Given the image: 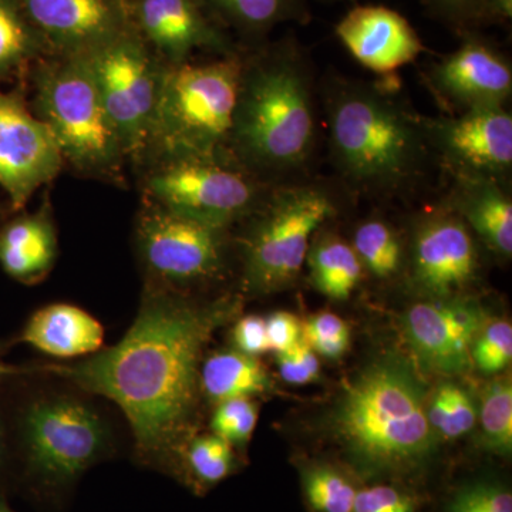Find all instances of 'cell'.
<instances>
[{
    "mask_svg": "<svg viewBox=\"0 0 512 512\" xmlns=\"http://www.w3.org/2000/svg\"><path fill=\"white\" fill-rule=\"evenodd\" d=\"M235 303H198L185 293L146 284L137 318L111 348L73 365L40 370L119 406L143 463L177 473L194 436L202 353L231 318Z\"/></svg>",
    "mask_w": 512,
    "mask_h": 512,
    "instance_id": "6da1fadb",
    "label": "cell"
},
{
    "mask_svg": "<svg viewBox=\"0 0 512 512\" xmlns=\"http://www.w3.org/2000/svg\"><path fill=\"white\" fill-rule=\"evenodd\" d=\"M318 140L309 57L295 36L244 50L228 153L261 180L308 163Z\"/></svg>",
    "mask_w": 512,
    "mask_h": 512,
    "instance_id": "7a4b0ae2",
    "label": "cell"
},
{
    "mask_svg": "<svg viewBox=\"0 0 512 512\" xmlns=\"http://www.w3.org/2000/svg\"><path fill=\"white\" fill-rule=\"evenodd\" d=\"M329 146L343 180L366 194L416 183L429 156L426 126L375 84L333 79L326 89Z\"/></svg>",
    "mask_w": 512,
    "mask_h": 512,
    "instance_id": "3957f363",
    "label": "cell"
},
{
    "mask_svg": "<svg viewBox=\"0 0 512 512\" xmlns=\"http://www.w3.org/2000/svg\"><path fill=\"white\" fill-rule=\"evenodd\" d=\"M333 423L349 453L376 470L414 466L436 444L423 384L397 357L373 363L353 380Z\"/></svg>",
    "mask_w": 512,
    "mask_h": 512,
    "instance_id": "277c9868",
    "label": "cell"
},
{
    "mask_svg": "<svg viewBox=\"0 0 512 512\" xmlns=\"http://www.w3.org/2000/svg\"><path fill=\"white\" fill-rule=\"evenodd\" d=\"M244 50L165 67L146 144L136 168L181 157L228 153Z\"/></svg>",
    "mask_w": 512,
    "mask_h": 512,
    "instance_id": "5b68a950",
    "label": "cell"
},
{
    "mask_svg": "<svg viewBox=\"0 0 512 512\" xmlns=\"http://www.w3.org/2000/svg\"><path fill=\"white\" fill-rule=\"evenodd\" d=\"M30 109L52 131L64 165L83 177L124 181L126 151L86 56H47L30 67Z\"/></svg>",
    "mask_w": 512,
    "mask_h": 512,
    "instance_id": "8992f818",
    "label": "cell"
},
{
    "mask_svg": "<svg viewBox=\"0 0 512 512\" xmlns=\"http://www.w3.org/2000/svg\"><path fill=\"white\" fill-rule=\"evenodd\" d=\"M322 185L271 188L251 215L242 242V286L251 295L288 288L306 262L313 234L335 214Z\"/></svg>",
    "mask_w": 512,
    "mask_h": 512,
    "instance_id": "52a82bcc",
    "label": "cell"
},
{
    "mask_svg": "<svg viewBox=\"0 0 512 512\" xmlns=\"http://www.w3.org/2000/svg\"><path fill=\"white\" fill-rule=\"evenodd\" d=\"M20 439L29 476L47 491L70 487L113 450L109 420L70 392L33 399L20 417Z\"/></svg>",
    "mask_w": 512,
    "mask_h": 512,
    "instance_id": "ba28073f",
    "label": "cell"
},
{
    "mask_svg": "<svg viewBox=\"0 0 512 512\" xmlns=\"http://www.w3.org/2000/svg\"><path fill=\"white\" fill-rule=\"evenodd\" d=\"M138 170L144 201L221 228L248 218L272 188L229 154L171 158Z\"/></svg>",
    "mask_w": 512,
    "mask_h": 512,
    "instance_id": "9c48e42d",
    "label": "cell"
},
{
    "mask_svg": "<svg viewBox=\"0 0 512 512\" xmlns=\"http://www.w3.org/2000/svg\"><path fill=\"white\" fill-rule=\"evenodd\" d=\"M227 232L144 201L134 225V247L146 284L185 293L221 278L227 268Z\"/></svg>",
    "mask_w": 512,
    "mask_h": 512,
    "instance_id": "30bf717a",
    "label": "cell"
},
{
    "mask_svg": "<svg viewBox=\"0 0 512 512\" xmlns=\"http://www.w3.org/2000/svg\"><path fill=\"white\" fill-rule=\"evenodd\" d=\"M86 59L127 161L136 165L146 144L167 66L134 28L89 53Z\"/></svg>",
    "mask_w": 512,
    "mask_h": 512,
    "instance_id": "8fae6325",
    "label": "cell"
},
{
    "mask_svg": "<svg viewBox=\"0 0 512 512\" xmlns=\"http://www.w3.org/2000/svg\"><path fill=\"white\" fill-rule=\"evenodd\" d=\"M64 167L52 131L30 109L22 87L0 90V187L13 210H22Z\"/></svg>",
    "mask_w": 512,
    "mask_h": 512,
    "instance_id": "7c38bea8",
    "label": "cell"
},
{
    "mask_svg": "<svg viewBox=\"0 0 512 512\" xmlns=\"http://www.w3.org/2000/svg\"><path fill=\"white\" fill-rule=\"evenodd\" d=\"M131 19L138 36L165 66L242 52L234 37L202 8L200 0H131Z\"/></svg>",
    "mask_w": 512,
    "mask_h": 512,
    "instance_id": "4fadbf2b",
    "label": "cell"
},
{
    "mask_svg": "<svg viewBox=\"0 0 512 512\" xmlns=\"http://www.w3.org/2000/svg\"><path fill=\"white\" fill-rule=\"evenodd\" d=\"M49 56H86L133 29L131 0H18Z\"/></svg>",
    "mask_w": 512,
    "mask_h": 512,
    "instance_id": "5bb4252c",
    "label": "cell"
},
{
    "mask_svg": "<svg viewBox=\"0 0 512 512\" xmlns=\"http://www.w3.org/2000/svg\"><path fill=\"white\" fill-rule=\"evenodd\" d=\"M427 138L457 177L500 181L512 167V116L504 107L427 120ZM501 183V181H500Z\"/></svg>",
    "mask_w": 512,
    "mask_h": 512,
    "instance_id": "9a60e30c",
    "label": "cell"
},
{
    "mask_svg": "<svg viewBox=\"0 0 512 512\" xmlns=\"http://www.w3.org/2000/svg\"><path fill=\"white\" fill-rule=\"evenodd\" d=\"M483 329V309L458 298L416 303L404 319V335L421 365L444 375L470 369L474 343Z\"/></svg>",
    "mask_w": 512,
    "mask_h": 512,
    "instance_id": "2e32d148",
    "label": "cell"
},
{
    "mask_svg": "<svg viewBox=\"0 0 512 512\" xmlns=\"http://www.w3.org/2000/svg\"><path fill=\"white\" fill-rule=\"evenodd\" d=\"M429 82L453 110L504 107L512 92L511 64L477 30L461 33V45L433 64Z\"/></svg>",
    "mask_w": 512,
    "mask_h": 512,
    "instance_id": "e0dca14e",
    "label": "cell"
},
{
    "mask_svg": "<svg viewBox=\"0 0 512 512\" xmlns=\"http://www.w3.org/2000/svg\"><path fill=\"white\" fill-rule=\"evenodd\" d=\"M476 242L456 212L427 215L412 245V281L431 299L456 298L476 278Z\"/></svg>",
    "mask_w": 512,
    "mask_h": 512,
    "instance_id": "ac0fdd59",
    "label": "cell"
},
{
    "mask_svg": "<svg viewBox=\"0 0 512 512\" xmlns=\"http://www.w3.org/2000/svg\"><path fill=\"white\" fill-rule=\"evenodd\" d=\"M350 56L377 74H392L426 52L409 20L383 5H357L335 28Z\"/></svg>",
    "mask_w": 512,
    "mask_h": 512,
    "instance_id": "d6986e66",
    "label": "cell"
},
{
    "mask_svg": "<svg viewBox=\"0 0 512 512\" xmlns=\"http://www.w3.org/2000/svg\"><path fill=\"white\" fill-rule=\"evenodd\" d=\"M57 254V229L47 197L39 210L0 229V266L16 281L28 285L42 281L55 266Z\"/></svg>",
    "mask_w": 512,
    "mask_h": 512,
    "instance_id": "ffe728a7",
    "label": "cell"
},
{
    "mask_svg": "<svg viewBox=\"0 0 512 512\" xmlns=\"http://www.w3.org/2000/svg\"><path fill=\"white\" fill-rule=\"evenodd\" d=\"M22 340L46 355L73 359L103 349L104 328L79 306L52 303L33 313L23 329Z\"/></svg>",
    "mask_w": 512,
    "mask_h": 512,
    "instance_id": "44dd1931",
    "label": "cell"
},
{
    "mask_svg": "<svg viewBox=\"0 0 512 512\" xmlns=\"http://www.w3.org/2000/svg\"><path fill=\"white\" fill-rule=\"evenodd\" d=\"M222 29L237 36L242 50L269 42L272 30L282 23L305 25L311 20L306 0H200Z\"/></svg>",
    "mask_w": 512,
    "mask_h": 512,
    "instance_id": "7402d4cb",
    "label": "cell"
},
{
    "mask_svg": "<svg viewBox=\"0 0 512 512\" xmlns=\"http://www.w3.org/2000/svg\"><path fill=\"white\" fill-rule=\"evenodd\" d=\"M454 212L498 255L512 254V202L500 181L457 177Z\"/></svg>",
    "mask_w": 512,
    "mask_h": 512,
    "instance_id": "603a6c76",
    "label": "cell"
},
{
    "mask_svg": "<svg viewBox=\"0 0 512 512\" xmlns=\"http://www.w3.org/2000/svg\"><path fill=\"white\" fill-rule=\"evenodd\" d=\"M201 393L220 404L231 399L268 392L272 382L265 367L254 356L237 349L221 350L205 359L200 373Z\"/></svg>",
    "mask_w": 512,
    "mask_h": 512,
    "instance_id": "cb8c5ba5",
    "label": "cell"
},
{
    "mask_svg": "<svg viewBox=\"0 0 512 512\" xmlns=\"http://www.w3.org/2000/svg\"><path fill=\"white\" fill-rule=\"evenodd\" d=\"M306 261L315 288L333 301H346L362 281L363 266L355 249L335 235L312 245Z\"/></svg>",
    "mask_w": 512,
    "mask_h": 512,
    "instance_id": "d4e9b609",
    "label": "cell"
},
{
    "mask_svg": "<svg viewBox=\"0 0 512 512\" xmlns=\"http://www.w3.org/2000/svg\"><path fill=\"white\" fill-rule=\"evenodd\" d=\"M49 56L18 0H0V82L28 76L30 67Z\"/></svg>",
    "mask_w": 512,
    "mask_h": 512,
    "instance_id": "484cf974",
    "label": "cell"
},
{
    "mask_svg": "<svg viewBox=\"0 0 512 512\" xmlns=\"http://www.w3.org/2000/svg\"><path fill=\"white\" fill-rule=\"evenodd\" d=\"M352 248L357 258L379 279H389L403 264V244L392 225L383 220H367L356 228Z\"/></svg>",
    "mask_w": 512,
    "mask_h": 512,
    "instance_id": "4316f807",
    "label": "cell"
},
{
    "mask_svg": "<svg viewBox=\"0 0 512 512\" xmlns=\"http://www.w3.org/2000/svg\"><path fill=\"white\" fill-rule=\"evenodd\" d=\"M235 457L231 444L217 434L192 437L185 446L177 473L198 487H211L231 476Z\"/></svg>",
    "mask_w": 512,
    "mask_h": 512,
    "instance_id": "83f0119b",
    "label": "cell"
},
{
    "mask_svg": "<svg viewBox=\"0 0 512 512\" xmlns=\"http://www.w3.org/2000/svg\"><path fill=\"white\" fill-rule=\"evenodd\" d=\"M427 417L436 436L453 440L473 430L478 420V409L463 386L444 383L431 396Z\"/></svg>",
    "mask_w": 512,
    "mask_h": 512,
    "instance_id": "f1b7e54d",
    "label": "cell"
},
{
    "mask_svg": "<svg viewBox=\"0 0 512 512\" xmlns=\"http://www.w3.org/2000/svg\"><path fill=\"white\" fill-rule=\"evenodd\" d=\"M484 441L495 453L510 456L512 448V384L510 377L494 380L478 410Z\"/></svg>",
    "mask_w": 512,
    "mask_h": 512,
    "instance_id": "f546056e",
    "label": "cell"
},
{
    "mask_svg": "<svg viewBox=\"0 0 512 512\" xmlns=\"http://www.w3.org/2000/svg\"><path fill=\"white\" fill-rule=\"evenodd\" d=\"M303 493L315 512H352L357 490L336 468L312 466L303 471Z\"/></svg>",
    "mask_w": 512,
    "mask_h": 512,
    "instance_id": "4dcf8cb0",
    "label": "cell"
},
{
    "mask_svg": "<svg viewBox=\"0 0 512 512\" xmlns=\"http://www.w3.org/2000/svg\"><path fill=\"white\" fill-rule=\"evenodd\" d=\"M258 421V406L251 399H231L217 404L211 429L231 446H245Z\"/></svg>",
    "mask_w": 512,
    "mask_h": 512,
    "instance_id": "1f68e13d",
    "label": "cell"
},
{
    "mask_svg": "<svg viewBox=\"0 0 512 512\" xmlns=\"http://www.w3.org/2000/svg\"><path fill=\"white\" fill-rule=\"evenodd\" d=\"M302 339L313 352L329 359H338L349 349L350 330L338 315L322 312L303 323Z\"/></svg>",
    "mask_w": 512,
    "mask_h": 512,
    "instance_id": "d6a6232c",
    "label": "cell"
},
{
    "mask_svg": "<svg viewBox=\"0 0 512 512\" xmlns=\"http://www.w3.org/2000/svg\"><path fill=\"white\" fill-rule=\"evenodd\" d=\"M511 359V323L500 320L485 326L474 343V365L485 373H498L511 365Z\"/></svg>",
    "mask_w": 512,
    "mask_h": 512,
    "instance_id": "836d02e7",
    "label": "cell"
},
{
    "mask_svg": "<svg viewBox=\"0 0 512 512\" xmlns=\"http://www.w3.org/2000/svg\"><path fill=\"white\" fill-rule=\"evenodd\" d=\"M434 18L460 33L477 30L490 22L487 0H423Z\"/></svg>",
    "mask_w": 512,
    "mask_h": 512,
    "instance_id": "e575fe53",
    "label": "cell"
},
{
    "mask_svg": "<svg viewBox=\"0 0 512 512\" xmlns=\"http://www.w3.org/2000/svg\"><path fill=\"white\" fill-rule=\"evenodd\" d=\"M450 512H512V495L503 485H468L453 498Z\"/></svg>",
    "mask_w": 512,
    "mask_h": 512,
    "instance_id": "d590c367",
    "label": "cell"
},
{
    "mask_svg": "<svg viewBox=\"0 0 512 512\" xmlns=\"http://www.w3.org/2000/svg\"><path fill=\"white\" fill-rule=\"evenodd\" d=\"M278 367L282 379L291 384L315 382L319 377V360L305 340L285 352L278 353Z\"/></svg>",
    "mask_w": 512,
    "mask_h": 512,
    "instance_id": "8d00e7d4",
    "label": "cell"
},
{
    "mask_svg": "<svg viewBox=\"0 0 512 512\" xmlns=\"http://www.w3.org/2000/svg\"><path fill=\"white\" fill-rule=\"evenodd\" d=\"M352 512H414V504L397 488L373 485L357 491Z\"/></svg>",
    "mask_w": 512,
    "mask_h": 512,
    "instance_id": "74e56055",
    "label": "cell"
},
{
    "mask_svg": "<svg viewBox=\"0 0 512 512\" xmlns=\"http://www.w3.org/2000/svg\"><path fill=\"white\" fill-rule=\"evenodd\" d=\"M232 339H234L235 348L245 355L256 357L269 350L266 323L261 316L248 315L239 319L234 326Z\"/></svg>",
    "mask_w": 512,
    "mask_h": 512,
    "instance_id": "f35d334b",
    "label": "cell"
},
{
    "mask_svg": "<svg viewBox=\"0 0 512 512\" xmlns=\"http://www.w3.org/2000/svg\"><path fill=\"white\" fill-rule=\"evenodd\" d=\"M269 350L285 352L302 339V325L292 313L276 312L265 319Z\"/></svg>",
    "mask_w": 512,
    "mask_h": 512,
    "instance_id": "ab89813d",
    "label": "cell"
},
{
    "mask_svg": "<svg viewBox=\"0 0 512 512\" xmlns=\"http://www.w3.org/2000/svg\"><path fill=\"white\" fill-rule=\"evenodd\" d=\"M490 22H507L512 18V0H487Z\"/></svg>",
    "mask_w": 512,
    "mask_h": 512,
    "instance_id": "60d3db41",
    "label": "cell"
},
{
    "mask_svg": "<svg viewBox=\"0 0 512 512\" xmlns=\"http://www.w3.org/2000/svg\"><path fill=\"white\" fill-rule=\"evenodd\" d=\"M6 433L5 429H3L2 420H0V468H2L3 463H5L6 458Z\"/></svg>",
    "mask_w": 512,
    "mask_h": 512,
    "instance_id": "b9f144b4",
    "label": "cell"
},
{
    "mask_svg": "<svg viewBox=\"0 0 512 512\" xmlns=\"http://www.w3.org/2000/svg\"><path fill=\"white\" fill-rule=\"evenodd\" d=\"M25 372L22 369H16V367L8 366L0 360V379L6 376L19 375V373Z\"/></svg>",
    "mask_w": 512,
    "mask_h": 512,
    "instance_id": "7bdbcfd3",
    "label": "cell"
},
{
    "mask_svg": "<svg viewBox=\"0 0 512 512\" xmlns=\"http://www.w3.org/2000/svg\"><path fill=\"white\" fill-rule=\"evenodd\" d=\"M0 512H15L12 508L9 507L8 503H6L5 498L0 497Z\"/></svg>",
    "mask_w": 512,
    "mask_h": 512,
    "instance_id": "ee69618b",
    "label": "cell"
},
{
    "mask_svg": "<svg viewBox=\"0 0 512 512\" xmlns=\"http://www.w3.org/2000/svg\"><path fill=\"white\" fill-rule=\"evenodd\" d=\"M318 2H322V3H335V2H346V0H318Z\"/></svg>",
    "mask_w": 512,
    "mask_h": 512,
    "instance_id": "f6af8a7d",
    "label": "cell"
}]
</instances>
